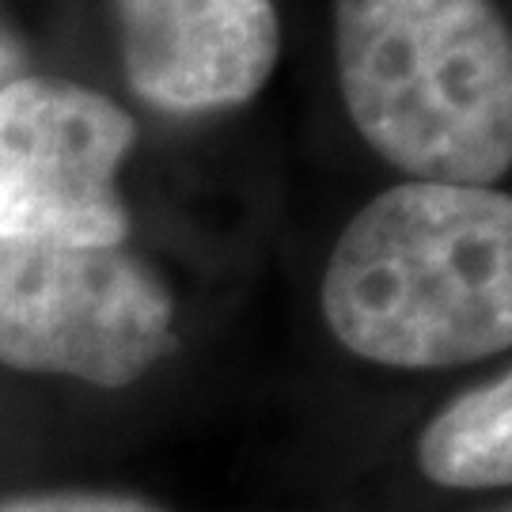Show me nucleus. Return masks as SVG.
<instances>
[{
    "label": "nucleus",
    "instance_id": "nucleus-1",
    "mask_svg": "<svg viewBox=\"0 0 512 512\" xmlns=\"http://www.w3.org/2000/svg\"><path fill=\"white\" fill-rule=\"evenodd\" d=\"M323 315L349 353L391 368H452L509 349V194L452 183L380 194L338 236Z\"/></svg>",
    "mask_w": 512,
    "mask_h": 512
},
{
    "label": "nucleus",
    "instance_id": "nucleus-2",
    "mask_svg": "<svg viewBox=\"0 0 512 512\" xmlns=\"http://www.w3.org/2000/svg\"><path fill=\"white\" fill-rule=\"evenodd\" d=\"M338 84L368 145L418 183L512 164V42L490 0H334Z\"/></svg>",
    "mask_w": 512,
    "mask_h": 512
},
{
    "label": "nucleus",
    "instance_id": "nucleus-3",
    "mask_svg": "<svg viewBox=\"0 0 512 512\" xmlns=\"http://www.w3.org/2000/svg\"><path fill=\"white\" fill-rule=\"evenodd\" d=\"M171 296L118 247L0 239V361L126 387L160 361Z\"/></svg>",
    "mask_w": 512,
    "mask_h": 512
},
{
    "label": "nucleus",
    "instance_id": "nucleus-4",
    "mask_svg": "<svg viewBox=\"0 0 512 512\" xmlns=\"http://www.w3.org/2000/svg\"><path fill=\"white\" fill-rule=\"evenodd\" d=\"M137 126L69 80L0 84V239L118 247L129 232L118 167Z\"/></svg>",
    "mask_w": 512,
    "mask_h": 512
},
{
    "label": "nucleus",
    "instance_id": "nucleus-5",
    "mask_svg": "<svg viewBox=\"0 0 512 512\" xmlns=\"http://www.w3.org/2000/svg\"><path fill=\"white\" fill-rule=\"evenodd\" d=\"M122 54L141 99L175 114L255 99L281 57L274 0H122Z\"/></svg>",
    "mask_w": 512,
    "mask_h": 512
},
{
    "label": "nucleus",
    "instance_id": "nucleus-6",
    "mask_svg": "<svg viewBox=\"0 0 512 512\" xmlns=\"http://www.w3.org/2000/svg\"><path fill=\"white\" fill-rule=\"evenodd\" d=\"M421 471L456 490H490L512 482V376H497L459 395L429 421L418 444Z\"/></svg>",
    "mask_w": 512,
    "mask_h": 512
},
{
    "label": "nucleus",
    "instance_id": "nucleus-7",
    "mask_svg": "<svg viewBox=\"0 0 512 512\" xmlns=\"http://www.w3.org/2000/svg\"><path fill=\"white\" fill-rule=\"evenodd\" d=\"M0 512H160L133 501V497L114 494H35L16 497V501H0Z\"/></svg>",
    "mask_w": 512,
    "mask_h": 512
},
{
    "label": "nucleus",
    "instance_id": "nucleus-8",
    "mask_svg": "<svg viewBox=\"0 0 512 512\" xmlns=\"http://www.w3.org/2000/svg\"><path fill=\"white\" fill-rule=\"evenodd\" d=\"M501 512H509V509H501Z\"/></svg>",
    "mask_w": 512,
    "mask_h": 512
}]
</instances>
